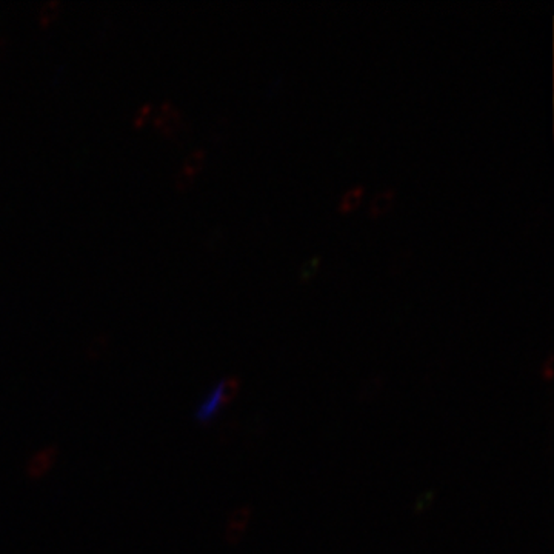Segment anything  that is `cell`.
<instances>
[{
  "mask_svg": "<svg viewBox=\"0 0 554 554\" xmlns=\"http://www.w3.org/2000/svg\"><path fill=\"white\" fill-rule=\"evenodd\" d=\"M59 456L57 447H46L42 451H39L36 456L31 457V461L26 465V475L31 479H39L46 475L52 465L56 464Z\"/></svg>",
  "mask_w": 554,
  "mask_h": 554,
  "instance_id": "cell-1",
  "label": "cell"
},
{
  "mask_svg": "<svg viewBox=\"0 0 554 554\" xmlns=\"http://www.w3.org/2000/svg\"><path fill=\"white\" fill-rule=\"evenodd\" d=\"M248 519H249V510L245 508H239L234 511V515L229 517V522L227 525V540L229 544H234L238 542V540L242 537L243 531L247 528V524H248Z\"/></svg>",
  "mask_w": 554,
  "mask_h": 554,
  "instance_id": "cell-2",
  "label": "cell"
},
{
  "mask_svg": "<svg viewBox=\"0 0 554 554\" xmlns=\"http://www.w3.org/2000/svg\"><path fill=\"white\" fill-rule=\"evenodd\" d=\"M394 198H396V191H394V188H391V187H387V188H383V190L377 191L370 202V207H368L370 214L379 216V214H383L385 211H388L391 205H393Z\"/></svg>",
  "mask_w": 554,
  "mask_h": 554,
  "instance_id": "cell-3",
  "label": "cell"
},
{
  "mask_svg": "<svg viewBox=\"0 0 554 554\" xmlns=\"http://www.w3.org/2000/svg\"><path fill=\"white\" fill-rule=\"evenodd\" d=\"M222 403H220V397L218 390L214 388V391L211 394H209L204 402L200 403V407L195 411V419H198L199 422L205 423L208 422L209 419H213L216 414H218V411L220 410Z\"/></svg>",
  "mask_w": 554,
  "mask_h": 554,
  "instance_id": "cell-4",
  "label": "cell"
},
{
  "mask_svg": "<svg viewBox=\"0 0 554 554\" xmlns=\"http://www.w3.org/2000/svg\"><path fill=\"white\" fill-rule=\"evenodd\" d=\"M239 388H240V382L238 377H234V376L227 377V379L222 381L218 387H216V390H218V393H219V397H220L222 407H224V405H228L233 401L236 394L239 393Z\"/></svg>",
  "mask_w": 554,
  "mask_h": 554,
  "instance_id": "cell-5",
  "label": "cell"
},
{
  "mask_svg": "<svg viewBox=\"0 0 554 554\" xmlns=\"http://www.w3.org/2000/svg\"><path fill=\"white\" fill-rule=\"evenodd\" d=\"M363 193H365V187L361 184L348 188V190L342 194V198L339 200V208L342 209V211H347V209L354 208L357 204H361Z\"/></svg>",
  "mask_w": 554,
  "mask_h": 554,
  "instance_id": "cell-6",
  "label": "cell"
},
{
  "mask_svg": "<svg viewBox=\"0 0 554 554\" xmlns=\"http://www.w3.org/2000/svg\"><path fill=\"white\" fill-rule=\"evenodd\" d=\"M319 265H321L319 256H313V258L307 259L299 268V277L300 279H309V277H312L317 271Z\"/></svg>",
  "mask_w": 554,
  "mask_h": 554,
  "instance_id": "cell-7",
  "label": "cell"
},
{
  "mask_svg": "<svg viewBox=\"0 0 554 554\" xmlns=\"http://www.w3.org/2000/svg\"><path fill=\"white\" fill-rule=\"evenodd\" d=\"M411 258V249L410 248H403L399 251L393 259H391V269L393 271H402V269L408 265Z\"/></svg>",
  "mask_w": 554,
  "mask_h": 554,
  "instance_id": "cell-8",
  "label": "cell"
}]
</instances>
